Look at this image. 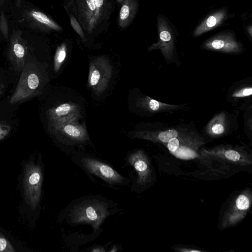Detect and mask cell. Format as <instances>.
Instances as JSON below:
<instances>
[{"label": "cell", "mask_w": 252, "mask_h": 252, "mask_svg": "<svg viewBox=\"0 0 252 252\" xmlns=\"http://www.w3.org/2000/svg\"><path fill=\"white\" fill-rule=\"evenodd\" d=\"M226 117L223 113H220L214 117L206 127L208 134L213 137L223 135L226 132Z\"/></svg>", "instance_id": "cell-20"}, {"label": "cell", "mask_w": 252, "mask_h": 252, "mask_svg": "<svg viewBox=\"0 0 252 252\" xmlns=\"http://www.w3.org/2000/svg\"><path fill=\"white\" fill-rule=\"evenodd\" d=\"M226 16V12L222 10L207 17L195 30L194 35L198 36L216 27Z\"/></svg>", "instance_id": "cell-19"}, {"label": "cell", "mask_w": 252, "mask_h": 252, "mask_svg": "<svg viewBox=\"0 0 252 252\" xmlns=\"http://www.w3.org/2000/svg\"><path fill=\"white\" fill-rule=\"evenodd\" d=\"M252 88L248 86L239 89L234 92L232 96L235 98H241L251 95Z\"/></svg>", "instance_id": "cell-26"}, {"label": "cell", "mask_w": 252, "mask_h": 252, "mask_svg": "<svg viewBox=\"0 0 252 252\" xmlns=\"http://www.w3.org/2000/svg\"><path fill=\"white\" fill-rule=\"evenodd\" d=\"M112 72L111 67L106 58L97 57L91 62L88 82L96 94H100L106 89Z\"/></svg>", "instance_id": "cell-8"}, {"label": "cell", "mask_w": 252, "mask_h": 252, "mask_svg": "<svg viewBox=\"0 0 252 252\" xmlns=\"http://www.w3.org/2000/svg\"><path fill=\"white\" fill-rule=\"evenodd\" d=\"M18 84L12 95L10 103L13 104L28 99L35 95L40 84L38 74L24 66Z\"/></svg>", "instance_id": "cell-7"}, {"label": "cell", "mask_w": 252, "mask_h": 252, "mask_svg": "<svg viewBox=\"0 0 252 252\" xmlns=\"http://www.w3.org/2000/svg\"><path fill=\"white\" fill-rule=\"evenodd\" d=\"M70 25L72 29L79 36L82 41L87 42L85 32L77 20L72 15L69 14Z\"/></svg>", "instance_id": "cell-23"}, {"label": "cell", "mask_w": 252, "mask_h": 252, "mask_svg": "<svg viewBox=\"0 0 252 252\" xmlns=\"http://www.w3.org/2000/svg\"><path fill=\"white\" fill-rule=\"evenodd\" d=\"M40 166L30 162L26 164L23 179L24 194L27 203L34 211L40 202L42 183Z\"/></svg>", "instance_id": "cell-5"}, {"label": "cell", "mask_w": 252, "mask_h": 252, "mask_svg": "<svg viewBox=\"0 0 252 252\" xmlns=\"http://www.w3.org/2000/svg\"><path fill=\"white\" fill-rule=\"evenodd\" d=\"M4 88V85L3 84H0V95H1L3 93V89Z\"/></svg>", "instance_id": "cell-30"}, {"label": "cell", "mask_w": 252, "mask_h": 252, "mask_svg": "<svg viewBox=\"0 0 252 252\" xmlns=\"http://www.w3.org/2000/svg\"><path fill=\"white\" fill-rule=\"evenodd\" d=\"M204 143L200 136L189 131L172 138L163 145L176 158L189 159L198 156V150Z\"/></svg>", "instance_id": "cell-3"}, {"label": "cell", "mask_w": 252, "mask_h": 252, "mask_svg": "<svg viewBox=\"0 0 252 252\" xmlns=\"http://www.w3.org/2000/svg\"><path fill=\"white\" fill-rule=\"evenodd\" d=\"M158 25L159 39L157 43L149 47V51L160 49L164 57L167 60H170L173 55L174 48L173 36L164 19L158 18Z\"/></svg>", "instance_id": "cell-14"}, {"label": "cell", "mask_w": 252, "mask_h": 252, "mask_svg": "<svg viewBox=\"0 0 252 252\" xmlns=\"http://www.w3.org/2000/svg\"><path fill=\"white\" fill-rule=\"evenodd\" d=\"M252 202V193L249 189L244 190L235 197L224 213L221 227L225 229L240 222L248 212Z\"/></svg>", "instance_id": "cell-6"}, {"label": "cell", "mask_w": 252, "mask_h": 252, "mask_svg": "<svg viewBox=\"0 0 252 252\" xmlns=\"http://www.w3.org/2000/svg\"><path fill=\"white\" fill-rule=\"evenodd\" d=\"M11 130V126L6 124L0 122V140L8 135Z\"/></svg>", "instance_id": "cell-27"}, {"label": "cell", "mask_w": 252, "mask_h": 252, "mask_svg": "<svg viewBox=\"0 0 252 252\" xmlns=\"http://www.w3.org/2000/svg\"><path fill=\"white\" fill-rule=\"evenodd\" d=\"M52 128L76 141L83 142L88 138L85 126L76 123V121L68 122Z\"/></svg>", "instance_id": "cell-18"}, {"label": "cell", "mask_w": 252, "mask_h": 252, "mask_svg": "<svg viewBox=\"0 0 252 252\" xmlns=\"http://www.w3.org/2000/svg\"><path fill=\"white\" fill-rule=\"evenodd\" d=\"M64 9L73 15L83 29L87 42L100 35L96 18L94 0H64Z\"/></svg>", "instance_id": "cell-1"}, {"label": "cell", "mask_w": 252, "mask_h": 252, "mask_svg": "<svg viewBox=\"0 0 252 252\" xmlns=\"http://www.w3.org/2000/svg\"><path fill=\"white\" fill-rule=\"evenodd\" d=\"M108 215L105 203L98 201L83 202L75 207L70 214L74 223H86L97 231Z\"/></svg>", "instance_id": "cell-2"}, {"label": "cell", "mask_w": 252, "mask_h": 252, "mask_svg": "<svg viewBox=\"0 0 252 252\" xmlns=\"http://www.w3.org/2000/svg\"><path fill=\"white\" fill-rule=\"evenodd\" d=\"M27 53V46L22 37L21 32L14 29L10 39L7 57L16 71L20 72L23 69Z\"/></svg>", "instance_id": "cell-9"}, {"label": "cell", "mask_w": 252, "mask_h": 252, "mask_svg": "<svg viewBox=\"0 0 252 252\" xmlns=\"http://www.w3.org/2000/svg\"><path fill=\"white\" fill-rule=\"evenodd\" d=\"M138 0H124L121 5L118 17L119 28L124 30L128 28L134 19L138 9Z\"/></svg>", "instance_id": "cell-17"}, {"label": "cell", "mask_w": 252, "mask_h": 252, "mask_svg": "<svg viewBox=\"0 0 252 252\" xmlns=\"http://www.w3.org/2000/svg\"><path fill=\"white\" fill-rule=\"evenodd\" d=\"M51 128L76 121L80 117V108L74 103H64L51 108L47 111Z\"/></svg>", "instance_id": "cell-11"}, {"label": "cell", "mask_w": 252, "mask_h": 252, "mask_svg": "<svg viewBox=\"0 0 252 252\" xmlns=\"http://www.w3.org/2000/svg\"><path fill=\"white\" fill-rule=\"evenodd\" d=\"M204 47L208 50L226 53H237L240 52V44L229 34L215 36L207 41Z\"/></svg>", "instance_id": "cell-15"}, {"label": "cell", "mask_w": 252, "mask_h": 252, "mask_svg": "<svg viewBox=\"0 0 252 252\" xmlns=\"http://www.w3.org/2000/svg\"><path fill=\"white\" fill-rule=\"evenodd\" d=\"M142 105L152 112H160L176 109L177 105L165 104L146 96L142 100Z\"/></svg>", "instance_id": "cell-21"}, {"label": "cell", "mask_w": 252, "mask_h": 252, "mask_svg": "<svg viewBox=\"0 0 252 252\" xmlns=\"http://www.w3.org/2000/svg\"><path fill=\"white\" fill-rule=\"evenodd\" d=\"M96 18L100 35L105 33L110 24V17L116 7V0H94Z\"/></svg>", "instance_id": "cell-16"}, {"label": "cell", "mask_w": 252, "mask_h": 252, "mask_svg": "<svg viewBox=\"0 0 252 252\" xmlns=\"http://www.w3.org/2000/svg\"><path fill=\"white\" fill-rule=\"evenodd\" d=\"M127 161L137 173V183L139 185H145L151 181L152 170L150 162L142 150L130 154Z\"/></svg>", "instance_id": "cell-13"}, {"label": "cell", "mask_w": 252, "mask_h": 252, "mask_svg": "<svg viewBox=\"0 0 252 252\" xmlns=\"http://www.w3.org/2000/svg\"><path fill=\"white\" fill-rule=\"evenodd\" d=\"M67 48L65 43L61 44L57 49L54 57V67L55 72L58 71L65 59Z\"/></svg>", "instance_id": "cell-22"}, {"label": "cell", "mask_w": 252, "mask_h": 252, "mask_svg": "<svg viewBox=\"0 0 252 252\" xmlns=\"http://www.w3.org/2000/svg\"><path fill=\"white\" fill-rule=\"evenodd\" d=\"M23 19L32 28L45 32L63 31V28L49 16L35 8H29L24 12Z\"/></svg>", "instance_id": "cell-10"}, {"label": "cell", "mask_w": 252, "mask_h": 252, "mask_svg": "<svg viewBox=\"0 0 252 252\" xmlns=\"http://www.w3.org/2000/svg\"><path fill=\"white\" fill-rule=\"evenodd\" d=\"M0 30L4 37L7 39L9 35L8 21L2 11L0 13Z\"/></svg>", "instance_id": "cell-25"}, {"label": "cell", "mask_w": 252, "mask_h": 252, "mask_svg": "<svg viewBox=\"0 0 252 252\" xmlns=\"http://www.w3.org/2000/svg\"><path fill=\"white\" fill-rule=\"evenodd\" d=\"M15 250L9 241L0 233V252H15Z\"/></svg>", "instance_id": "cell-24"}, {"label": "cell", "mask_w": 252, "mask_h": 252, "mask_svg": "<svg viewBox=\"0 0 252 252\" xmlns=\"http://www.w3.org/2000/svg\"><path fill=\"white\" fill-rule=\"evenodd\" d=\"M92 251L94 252H104L105 250L101 247H97L92 250Z\"/></svg>", "instance_id": "cell-29"}, {"label": "cell", "mask_w": 252, "mask_h": 252, "mask_svg": "<svg viewBox=\"0 0 252 252\" xmlns=\"http://www.w3.org/2000/svg\"><path fill=\"white\" fill-rule=\"evenodd\" d=\"M82 161L89 172L96 175L110 184H121L124 182L122 176L102 162L89 158H84Z\"/></svg>", "instance_id": "cell-12"}, {"label": "cell", "mask_w": 252, "mask_h": 252, "mask_svg": "<svg viewBox=\"0 0 252 252\" xmlns=\"http://www.w3.org/2000/svg\"><path fill=\"white\" fill-rule=\"evenodd\" d=\"M5 1V0H0V4L2 5L4 4Z\"/></svg>", "instance_id": "cell-32"}, {"label": "cell", "mask_w": 252, "mask_h": 252, "mask_svg": "<svg viewBox=\"0 0 252 252\" xmlns=\"http://www.w3.org/2000/svg\"><path fill=\"white\" fill-rule=\"evenodd\" d=\"M124 0H116L117 3L120 5L122 4Z\"/></svg>", "instance_id": "cell-31"}, {"label": "cell", "mask_w": 252, "mask_h": 252, "mask_svg": "<svg viewBox=\"0 0 252 252\" xmlns=\"http://www.w3.org/2000/svg\"><path fill=\"white\" fill-rule=\"evenodd\" d=\"M179 249V251L180 252H200V250H193V249H191V250H189V249H186L185 248H178Z\"/></svg>", "instance_id": "cell-28"}, {"label": "cell", "mask_w": 252, "mask_h": 252, "mask_svg": "<svg viewBox=\"0 0 252 252\" xmlns=\"http://www.w3.org/2000/svg\"><path fill=\"white\" fill-rule=\"evenodd\" d=\"M200 155L205 158L238 166H249L252 163L251 156L246 151L230 145H220L211 148H202L200 150Z\"/></svg>", "instance_id": "cell-4"}]
</instances>
